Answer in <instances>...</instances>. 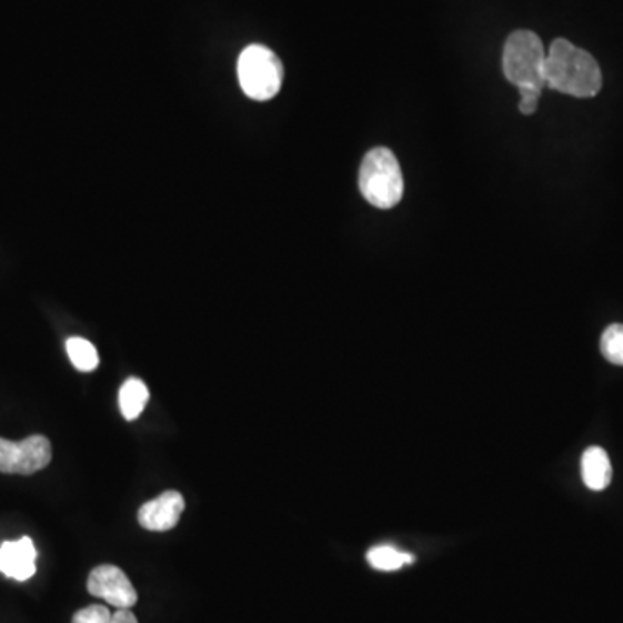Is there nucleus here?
I'll return each mask as SVG.
<instances>
[{
	"label": "nucleus",
	"instance_id": "nucleus-1",
	"mask_svg": "<svg viewBox=\"0 0 623 623\" xmlns=\"http://www.w3.org/2000/svg\"><path fill=\"white\" fill-rule=\"evenodd\" d=\"M544 79L549 89L579 99L594 98L603 87L596 59L566 39L551 43L545 56Z\"/></svg>",
	"mask_w": 623,
	"mask_h": 623
},
{
	"label": "nucleus",
	"instance_id": "nucleus-2",
	"mask_svg": "<svg viewBox=\"0 0 623 623\" xmlns=\"http://www.w3.org/2000/svg\"><path fill=\"white\" fill-rule=\"evenodd\" d=\"M359 189L369 204L390 210L404 197V175L389 148H374L365 154L359 170Z\"/></svg>",
	"mask_w": 623,
	"mask_h": 623
},
{
	"label": "nucleus",
	"instance_id": "nucleus-3",
	"mask_svg": "<svg viewBox=\"0 0 623 623\" xmlns=\"http://www.w3.org/2000/svg\"><path fill=\"white\" fill-rule=\"evenodd\" d=\"M545 56L547 52L537 33L530 30L511 33L502 52V71L508 82L516 86L518 91L520 89L544 91Z\"/></svg>",
	"mask_w": 623,
	"mask_h": 623
},
{
	"label": "nucleus",
	"instance_id": "nucleus-4",
	"mask_svg": "<svg viewBox=\"0 0 623 623\" xmlns=\"http://www.w3.org/2000/svg\"><path fill=\"white\" fill-rule=\"evenodd\" d=\"M238 77L244 94L255 101L275 98L283 87L284 68L274 51L253 43L238 59Z\"/></svg>",
	"mask_w": 623,
	"mask_h": 623
},
{
	"label": "nucleus",
	"instance_id": "nucleus-5",
	"mask_svg": "<svg viewBox=\"0 0 623 623\" xmlns=\"http://www.w3.org/2000/svg\"><path fill=\"white\" fill-rule=\"evenodd\" d=\"M51 459L48 436L32 435L21 442L0 439V473L33 474L48 468Z\"/></svg>",
	"mask_w": 623,
	"mask_h": 623
},
{
	"label": "nucleus",
	"instance_id": "nucleus-6",
	"mask_svg": "<svg viewBox=\"0 0 623 623\" xmlns=\"http://www.w3.org/2000/svg\"><path fill=\"white\" fill-rule=\"evenodd\" d=\"M87 589L92 596L101 597L114 607H132L138 603V591L118 566L101 565L92 570Z\"/></svg>",
	"mask_w": 623,
	"mask_h": 623
},
{
	"label": "nucleus",
	"instance_id": "nucleus-7",
	"mask_svg": "<svg viewBox=\"0 0 623 623\" xmlns=\"http://www.w3.org/2000/svg\"><path fill=\"white\" fill-rule=\"evenodd\" d=\"M184 508L185 502L181 492H163L153 501L145 502L144 506L139 510V523L142 529L150 530V532H167L179 523Z\"/></svg>",
	"mask_w": 623,
	"mask_h": 623
},
{
	"label": "nucleus",
	"instance_id": "nucleus-8",
	"mask_svg": "<svg viewBox=\"0 0 623 623\" xmlns=\"http://www.w3.org/2000/svg\"><path fill=\"white\" fill-rule=\"evenodd\" d=\"M37 549L32 539L6 541L0 545V572L9 579L24 582L36 575Z\"/></svg>",
	"mask_w": 623,
	"mask_h": 623
},
{
	"label": "nucleus",
	"instance_id": "nucleus-9",
	"mask_svg": "<svg viewBox=\"0 0 623 623\" xmlns=\"http://www.w3.org/2000/svg\"><path fill=\"white\" fill-rule=\"evenodd\" d=\"M582 480L591 491H604L612 483V463L606 451L601 448H589L582 454Z\"/></svg>",
	"mask_w": 623,
	"mask_h": 623
},
{
	"label": "nucleus",
	"instance_id": "nucleus-10",
	"mask_svg": "<svg viewBox=\"0 0 623 623\" xmlns=\"http://www.w3.org/2000/svg\"><path fill=\"white\" fill-rule=\"evenodd\" d=\"M150 400V390L139 378H129L118 393V404L127 421L138 420Z\"/></svg>",
	"mask_w": 623,
	"mask_h": 623
},
{
	"label": "nucleus",
	"instance_id": "nucleus-11",
	"mask_svg": "<svg viewBox=\"0 0 623 623\" xmlns=\"http://www.w3.org/2000/svg\"><path fill=\"white\" fill-rule=\"evenodd\" d=\"M368 563L374 570L380 572H395V570L404 569L405 565L414 563V556L409 553H402L393 545L383 544L374 545L368 551Z\"/></svg>",
	"mask_w": 623,
	"mask_h": 623
},
{
	"label": "nucleus",
	"instance_id": "nucleus-12",
	"mask_svg": "<svg viewBox=\"0 0 623 623\" xmlns=\"http://www.w3.org/2000/svg\"><path fill=\"white\" fill-rule=\"evenodd\" d=\"M68 358L82 373H92L99 365V353L91 341L73 336L67 341Z\"/></svg>",
	"mask_w": 623,
	"mask_h": 623
},
{
	"label": "nucleus",
	"instance_id": "nucleus-13",
	"mask_svg": "<svg viewBox=\"0 0 623 623\" xmlns=\"http://www.w3.org/2000/svg\"><path fill=\"white\" fill-rule=\"evenodd\" d=\"M601 353L607 362L623 365V324L607 325L601 336Z\"/></svg>",
	"mask_w": 623,
	"mask_h": 623
},
{
	"label": "nucleus",
	"instance_id": "nucleus-14",
	"mask_svg": "<svg viewBox=\"0 0 623 623\" xmlns=\"http://www.w3.org/2000/svg\"><path fill=\"white\" fill-rule=\"evenodd\" d=\"M111 612L107 606L101 604H92V606L83 607L73 615L71 623H110Z\"/></svg>",
	"mask_w": 623,
	"mask_h": 623
},
{
	"label": "nucleus",
	"instance_id": "nucleus-15",
	"mask_svg": "<svg viewBox=\"0 0 623 623\" xmlns=\"http://www.w3.org/2000/svg\"><path fill=\"white\" fill-rule=\"evenodd\" d=\"M542 92L532 91V89H520V111L523 114H533L537 111L539 101H541Z\"/></svg>",
	"mask_w": 623,
	"mask_h": 623
},
{
	"label": "nucleus",
	"instance_id": "nucleus-16",
	"mask_svg": "<svg viewBox=\"0 0 623 623\" xmlns=\"http://www.w3.org/2000/svg\"><path fill=\"white\" fill-rule=\"evenodd\" d=\"M110 623H139L135 615L130 612V607H118L117 612L111 613Z\"/></svg>",
	"mask_w": 623,
	"mask_h": 623
}]
</instances>
